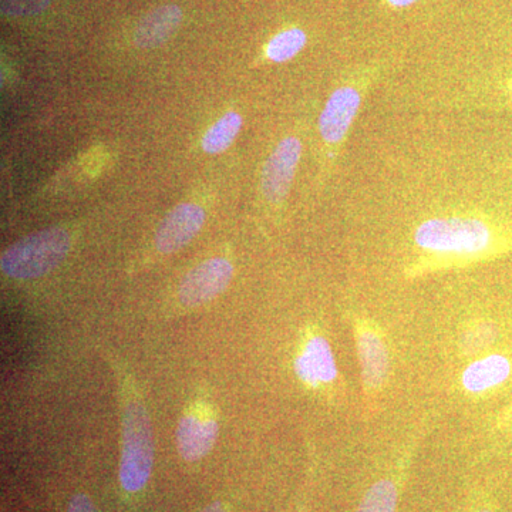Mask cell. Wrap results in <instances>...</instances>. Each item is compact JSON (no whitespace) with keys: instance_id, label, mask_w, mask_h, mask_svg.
<instances>
[{"instance_id":"cell-17","label":"cell","mask_w":512,"mask_h":512,"mask_svg":"<svg viewBox=\"0 0 512 512\" xmlns=\"http://www.w3.org/2000/svg\"><path fill=\"white\" fill-rule=\"evenodd\" d=\"M497 326L490 322L480 323L466 335V349L468 352H480L491 348L497 340Z\"/></svg>"},{"instance_id":"cell-5","label":"cell","mask_w":512,"mask_h":512,"mask_svg":"<svg viewBox=\"0 0 512 512\" xmlns=\"http://www.w3.org/2000/svg\"><path fill=\"white\" fill-rule=\"evenodd\" d=\"M234 276L231 262L212 258L188 272L178 288V299L185 308H198L221 295Z\"/></svg>"},{"instance_id":"cell-22","label":"cell","mask_w":512,"mask_h":512,"mask_svg":"<svg viewBox=\"0 0 512 512\" xmlns=\"http://www.w3.org/2000/svg\"><path fill=\"white\" fill-rule=\"evenodd\" d=\"M476 512H494L493 508H490V507H483V508H478V510Z\"/></svg>"},{"instance_id":"cell-19","label":"cell","mask_w":512,"mask_h":512,"mask_svg":"<svg viewBox=\"0 0 512 512\" xmlns=\"http://www.w3.org/2000/svg\"><path fill=\"white\" fill-rule=\"evenodd\" d=\"M501 426L512 433V403L511 406L505 410L503 416H501Z\"/></svg>"},{"instance_id":"cell-2","label":"cell","mask_w":512,"mask_h":512,"mask_svg":"<svg viewBox=\"0 0 512 512\" xmlns=\"http://www.w3.org/2000/svg\"><path fill=\"white\" fill-rule=\"evenodd\" d=\"M414 241L434 254L460 256L483 255L498 244L493 228L477 218H434L423 222Z\"/></svg>"},{"instance_id":"cell-15","label":"cell","mask_w":512,"mask_h":512,"mask_svg":"<svg viewBox=\"0 0 512 512\" xmlns=\"http://www.w3.org/2000/svg\"><path fill=\"white\" fill-rule=\"evenodd\" d=\"M306 45V35L301 29H289L279 33L266 47V55L275 63L286 62L298 55Z\"/></svg>"},{"instance_id":"cell-6","label":"cell","mask_w":512,"mask_h":512,"mask_svg":"<svg viewBox=\"0 0 512 512\" xmlns=\"http://www.w3.org/2000/svg\"><path fill=\"white\" fill-rule=\"evenodd\" d=\"M355 335L363 386L369 394L379 393L389 379V349L382 333L370 323H357Z\"/></svg>"},{"instance_id":"cell-1","label":"cell","mask_w":512,"mask_h":512,"mask_svg":"<svg viewBox=\"0 0 512 512\" xmlns=\"http://www.w3.org/2000/svg\"><path fill=\"white\" fill-rule=\"evenodd\" d=\"M120 483L127 493L146 487L154 466L153 426L133 379L123 380Z\"/></svg>"},{"instance_id":"cell-12","label":"cell","mask_w":512,"mask_h":512,"mask_svg":"<svg viewBox=\"0 0 512 512\" xmlns=\"http://www.w3.org/2000/svg\"><path fill=\"white\" fill-rule=\"evenodd\" d=\"M183 12L177 5H164L148 12L138 23L134 43L140 49H154L167 43L180 28Z\"/></svg>"},{"instance_id":"cell-7","label":"cell","mask_w":512,"mask_h":512,"mask_svg":"<svg viewBox=\"0 0 512 512\" xmlns=\"http://www.w3.org/2000/svg\"><path fill=\"white\" fill-rule=\"evenodd\" d=\"M301 153V141L295 137H288L278 144L274 153L266 160L264 171H262V192L266 200L271 202L284 200L291 188Z\"/></svg>"},{"instance_id":"cell-4","label":"cell","mask_w":512,"mask_h":512,"mask_svg":"<svg viewBox=\"0 0 512 512\" xmlns=\"http://www.w3.org/2000/svg\"><path fill=\"white\" fill-rule=\"evenodd\" d=\"M217 416L210 403L195 400L190 409L185 410L177 427V446L181 457L188 463L200 461L211 453L218 439Z\"/></svg>"},{"instance_id":"cell-8","label":"cell","mask_w":512,"mask_h":512,"mask_svg":"<svg viewBox=\"0 0 512 512\" xmlns=\"http://www.w3.org/2000/svg\"><path fill=\"white\" fill-rule=\"evenodd\" d=\"M205 212L200 205L181 204L161 222L156 234V248L168 255L180 251L201 231Z\"/></svg>"},{"instance_id":"cell-11","label":"cell","mask_w":512,"mask_h":512,"mask_svg":"<svg viewBox=\"0 0 512 512\" xmlns=\"http://www.w3.org/2000/svg\"><path fill=\"white\" fill-rule=\"evenodd\" d=\"M360 107V94L352 87H342L330 96L319 120L323 140L339 143L348 133Z\"/></svg>"},{"instance_id":"cell-10","label":"cell","mask_w":512,"mask_h":512,"mask_svg":"<svg viewBox=\"0 0 512 512\" xmlns=\"http://www.w3.org/2000/svg\"><path fill=\"white\" fill-rule=\"evenodd\" d=\"M512 377L510 353L495 352L478 357L463 372L461 384L470 394H485L500 389Z\"/></svg>"},{"instance_id":"cell-18","label":"cell","mask_w":512,"mask_h":512,"mask_svg":"<svg viewBox=\"0 0 512 512\" xmlns=\"http://www.w3.org/2000/svg\"><path fill=\"white\" fill-rule=\"evenodd\" d=\"M67 512H99V510L86 494H76L70 500Z\"/></svg>"},{"instance_id":"cell-14","label":"cell","mask_w":512,"mask_h":512,"mask_svg":"<svg viewBox=\"0 0 512 512\" xmlns=\"http://www.w3.org/2000/svg\"><path fill=\"white\" fill-rule=\"evenodd\" d=\"M399 485L393 478H382L367 490L356 512H396Z\"/></svg>"},{"instance_id":"cell-13","label":"cell","mask_w":512,"mask_h":512,"mask_svg":"<svg viewBox=\"0 0 512 512\" xmlns=\"http://www.w3.org/2000/svg\"><path fill=\"white\" fill-rule=\"evenodd\" d=\"M241 126L242 119L238 113L229 111L225 114L202 138V148H204L205 153L220 154L227 150L237 138Z\"/></svg>"},{"instance_id":"cell-3","label":"cell","mask_w":512,"mask_h":512,"mask_svg":"<svg viewBox=\"0 0 512 512\" xmlns=\"http://www.w3.org/2000/svg\"><path fill=\"white\" fill-rule=\"evenodd\" d=\"M72 247L69 232L50 228L20 239L0 258L3 274L13 279H35L55 271Z\"/></svg>"},{"instance_id":"cell-16","label":"cell","mask_w":512,"mask_h":512,"mask_svg":"<svg viewBox=\"0 0 512 512\" xmlns=\"http://www.w3.org/2000/svg\"><path fill=\"white\" fill-rule=\"evenodd\" d=\"M50 5V0H0L2 13L9 18H29L39 15Z\"/></svg>"},{"instance_id":"cell-21","label":"cell","mask_w":512,"mask_h":512,"mask_svg":"<svg viewBox=\"0 0 512 512\" xmlns=\"http://www.w3.org/2000/svg\"><path fill=\"white\" fill-rule=\"evenodd\" d=\"M387 2L394 6V8H406V6L412 5L417 0H387Z\"/></svg>"},{"instance_id":"cell-20","label":"cell","mask_w":512,"mask_h":512,"mask_svg":"<svg viewBox=\"0 0 512 512\" xmlns=\"http://www.w3.org/2000/svg\"><path fill=\"white\" fill-rule=\"evenodd\" d=\"M201 512H228V510L220 501H215V503L207 505Z\"/></svg>"},{"instance_id":"cell-9","label":"cell","mask_w":512,"mask_h":512,"mask_svg":"<svg viewBox=\"0 0 512 512\" xmlns=\"http://www.w3.org/2000/svg\"><path fill=\"white\" fill-rule=\"evenodd\" d=\"M295 372L301 382L312 389L335 382L338 366L328 340L320 335L309 336L296 356Z\"/></svg>"}]
</instances>
